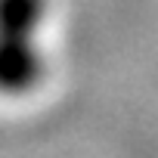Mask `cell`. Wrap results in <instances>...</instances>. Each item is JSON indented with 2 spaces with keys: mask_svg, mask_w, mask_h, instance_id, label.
I'll list each match as a JSON object with an SVG mask.
<instances>
[{
  "mask_svg": "<svg viewBox=\"0 0 158 158\" xmlns=\"http://www.w3.org/2000/svg\"><path fill=\"white\" fill-rule=\"evenodd\" d=\"M50 0H0V96H28L47 74Z\"/></svg>",
  "mask_w": 158,
  "mask_h": 158,
  "instance_id": "1",
  "label": "cell"
}]
</instances>
